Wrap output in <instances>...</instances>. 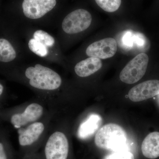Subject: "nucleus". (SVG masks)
<instances>
[{
    "instance_id": "9b49d317",
    "label": "nucleus",
    "mask_w": 159,
    "mask_h": 159,
    "mask_svg": "<svg viewBox=\"0 0 159 159\" xmlns=\"http://www.w3.org/2000/svg\"><path fill=\"white\" fill-rule=\"evenodd\" d=\"M102 119L100 115L91 114L85 121L80 124L78 130V136L80 139L90 138L99 129L102 125Z\"/></svg>"
},
{
    "instance_id": "20e7f679",
    "label": "nucleus",
    "mask_w": 159,
    "mask_h": 159,
    "mask_svg": "<svg viewBox=\"0 0 159 159\" xmlns=\"http://www.w3.org/2000/svg\"><path fill=\"white\" fill-rule=\"evenodd\" d=\"M92 21V15L89 12L85 9H77L65 18L62 28L67 34H76L88 29Z\"/></svg>"
},
{
    "instance_id": "423d86ee",
    "label": "nucleus",
    "mask_w": 159,
    "mask_h": 159,
    "mask_svg": "<svg viewBox=\"0 0 159 159\" xmlns=\"http://www.w3.org/2000/svg\"><path fill=\"white\" fill-rule=\"evenodd\" d=\"M117 51V43L115 39L107 38L91 44L86 50L87 55L99 59L113 57Z\"/></svg>"
},
{
    "instance_id": "6ab92c4d",
    "label": "nucleus",
    "mask_w": 159,
    "mask_h": 159,
    "mask_svg": "<svg viewBox=\"0 0 159 159\" xmlns=\"http://www.w3.org/2000/svg\"><path fill=\"white\" fill-rule=\"evenodd\" d=\"M102 159H135L133 154L128 150L112 152Z\"/></svg>"
},
{
    "instance_id": "f3484780",
    "label": "nucleus",
    "mask_w": 159,
    "mask_h": 159,
    "mask_svg": "<svg viewBox=\"0 0 159 159\" xmlns=\"http://www.w3.org/2000/svg\"><path fill=\"white\" fill-rule=\"evenodd\" d=\"M29 47L32 52L40 57H45L48 54L47 47L34 39H31L29 40Z\"/></svg>"
},
{
    "instance_id": "dca6fc26",
    "label": "nucleus",
    "mask_w": 159,
    "mask_h": 159,
    "mask_svg": "<svg viewBox=\"0 0 159 159\" xmlns=\"http://www.w3.org/2000/svg\"><path fill=\"white\" fill-rule=\"evenodd\" d=\"M95 1L102 10L109 12L117 11L121 4V0H95Z\"/></svg>"
},
{
    "instance_id": "7ed1b4c3",
    "label": "nucleus",
    "mask_w": 159,
    "mask_h": 159,
    "mask_svg": "<svg viewBox=\"0 0 159 159\" xmlns=\"http://www.w3.org/2000/svg\"><path fill=\"white\" fill-rule=\"evenodd\" d=\"M149 58L145 53H140L131 60L120 73L119 77L122 82L133 84L139 81L145 75Z\"/></svg>"
},
{
    "instance_id": "1a4fd4ad",
    "label": "nucleus",
    "mask_w": 159,
    "mask_h": 159,
    "mask_svg": "<svg viewBox=\"0 0 159 159\" xmlns=\"http://www.w3.org/2000/svg\"><path fill=\"white\" fill-rule=\"evenodd\" d=\"M43 112V109L41 105L32 103L26 107L24 112L12 115L10 118V122L15 128H20L36 121L42 116Z\"/></svg>"
},
{
    "instance_id": "9d476101",
    "label": "nucleus",
    "mask_w": 159,
    "mask_h": 159,
    "mask_svg": "<svg viewBox=\"0 0 159 159\" xmlns=\"http://www.w3.org/2000/svg\"><path fill=\"white\" fill-rule=\"evenodd\" d=\"M43 123L36 122L29 125L24 130L19 131V142L22 146H29L38 140L44 130Z\"/></svg>"
},
{
    "instance_id": "412c9836",
    "label": "nucleus",
    "mask_w": 159,
    "mask_h": 159,
    "mask_svg": "<svg viewBox=\"0 0 159 159\" xmlns=\"http://www.w3.org/2000/svg\"><path fill=\"white\" fill-rule=\"evenodd\" d=\"M4 92V87L0 83V97L2 96Z\"/></svg>"
},
{
    "instance_id": "f03ea898",
    "label": "nucleus",
    "mask_w": 159,
    "mask_h": 159,
    "mask_svg": "<svg viewBox=\"0 0 159 159\" xmlns=\"http://www.w3.org/2000/svg\"><path fill=\"white\" fill-rule=\"evenodd\" d=\"M25 76L29 84L34 88L44 90H54L59 88L62 80L59 74L47 67L36 64L26 70Z\"/></svg>"
},
{
    "instance_id": "ddd939ff",
    "label": "nucleus",
    "mask_w": 159,
    "mask_h": 159,
    "mask_svg": "<svg viewBox=\"0 0 159 159\" xmlns=\"http://www.w3.org/2000/svg\"><path fill=\"white\" fill-rule=\"evenodd\" d=\"M143 155L150 159L159 157V132H153L148 134L143 140L142 145Z\"/></svg>"
},
{
    "instance_id": "f8f14e48",
    "label": "nucleus",
    "mask_w": 159,
    "mask_h": 159,
    "mask_svg": "<svg viewBox=\"0 0 159 159\" xmlns=\"http://www.w3.org/2000/svg\"><path fill=\"white\" fill-rule=\"evenodd\" d=\"M102 62L97 57H89L77 63L74 68L75 73L79 77H89L101 68Z\"/></svg>"
},
{
    "instance_id": "2eb2a0df",
    "label": "nucleus",
    "mask_w": 159,
    "mask_h": 159,
    "mask_svg": "<svg viewBox=\"0 0 159 159\" xmlns=\"http://www.w3.org/2000/svg\"><path fill=\"white\" fill-rule=\"evenodd\" d=\"M122 47L126 49H130L134 45L139 48L140 44V37L139 32L126 31L124 32L121 39Z\"/></svg>"
},
{
    "instance_id": "f257e3e1",
    "label": "nucleus",
    "mask_w": 159,
    "mask_h": 159,
    "mask_svg": "<svg viewBox=\"0 0 159 159\" xmlns=\"http://www.w3.org/2000/svg\"><path fill=\"white\" fill-rule=\"evenodd\" d=\"M127 142L125 130L115 123H109L102 126L97 132L95 138L97 147L112 152L128 150Z\"/></svg>"
},
{
    "instance_id": "6e6552de",
    "label": "nucleus",
    "mask_w": 159,
    "mask_h": 159,
    "mask_svg": "<svg viewBox=\"0 0 159 159\" xmlns=\"http://www.w3.org/2000/svg\"><path fill=\"white\" fill-rule=\"evenodd\" d=\"M159 94V80H147L135 86L128 93L131 101L140 102L156 97Z\"/></svg>"
},
{
    "instance_id": "0eeeda50",
    "label": "nucleus",
    "mask_w": 159,
    "mask_h": 159,
    "mask_svg": "<svg viewBox=\"0 0 159 159\" xmlns=\"http://www.w3.org/2000/svg\"><path fill=\"white\" fill-rule=\"evenodd\" d=\"M56 5V0H24L23 12L26 17L37 19L51 11Z\"/></svg>"
},
{
    "instance_id": "4468645a",
    "label": "nucleus",
    "mask_w": 159,
    "mask_h": 159,
    "mask_svg": "<svg viewBox=\"0 0 159 159\" xmlns=\"http://www.w3.org/2000/svg\"><path fill=\"white\" fill-rule=\"evenodd\" d=\"M16 56V52L10 42L4 39H0V61L10 62L15 59Z\"/></svg>"
},
{
    "instance_id": "aec40b11",
    "label": "nucleus",
    "mask_w": 159,
    "mask_h": 159,
    "mask_svg": "<svg viewBox=\"0 0 159 159\" xmlns=\"http://www.w3.org/2000/svg\"><path fill=\"white\" fill-rule=\"evenodd\" d=\"M0 159H8L5 146L1 142H0Z\"/></svg>"
},
{
    "instance_id": "4be33fe9",
    "label": "nucleus",
    "mask_w": 159,
    "mask_h": 159,
    "mask_svg": "<svg viewBox=\"0 0 159 159\" xmlns=\"http://www.w3.org/2000/svg\"><path fill=\"white\" fill-rule=\"evenodd\" d=\"M158 96H159V94L158 95Z\"/></svg>"
},
{
    "instance_id": "a211bd4d",
    "label": "nucleus",
    "mask_w": 159,
    "mask_h": 159,
    "mask_svg": "<svg viewBox=\"0 0 159 159\" xmlns=\"http://www.w3.org/2000/svg\"><path fill=\"white\" fill-rule=\"evenodd\" d=\"M34 39L42 43L46 47H51L54 45L55 40L51 35L43 30L35 31L33 34Z\"/></svg>"
},
{
    "instance_id": "39448f33",
    "label": "nucleus",
    "mask_w": 159,
    "mask_h": 159,
    "mask_svg": "<svg viewBox=\"0 0 159 159\" xmlns=\"http://www.w3.org/2000/svg\"><path fill=\"white\" fill-rule=\"evenodd\" d=\"M69 144L65 134L57 131L49 137L45 148L46 159H67Z\"/></svg>"
}]
</instances>
